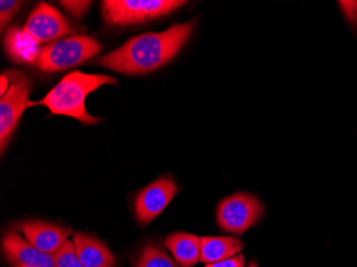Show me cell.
I'll return each instance as SVG.
<instances>
[{
	"label": "cell",
	"instance_id": "6da1fadb",
	"mask_svg": "<svg viewBox=\"0 0 357 267\" xmlns=\"http://www.w3.org/2000/svg\"><path fill=\"white\" fill-rule=\"evenodd\" d=\"M194 26L192 20L188 23L176 24L165 31L136 36L103 56L99 64L105 69L128 75L155 71L178 55L192 37Z\"/></svg>",
	"mask_w": 357,
	"mask_h": 267
},
{
	"label": "cell",
	"instance_id": "7a4b0ae2",
	"mask_svg": "<svg viewBox=\"0 0 357 267\" xmlns=\"http://www.w3.org/2000/svg\"><path fill=\"white\" fill-rule=\"evenodd\" d=\"M117 82V78L104 74L72 72L64 76L41 101L29 102V107L45 106L52 114L72 116L84 124L99 123L101 119L91 116L86 109V98L102 86L116 85Z\"/></svg>",
	"mask_w": 357,
	"mask_h": 267
},
{
	"label": "cell",
	"instance_id": "3957f363",
	"mask_svg": "<svg viewBox=\"0 0 357 267\" xmlns=\"http://www.w3.org/2000/svg\"><path fill=\"white\" fill-rule=\"evenodd\" d=\"M101 49V44L87 36L63 38L41 47L35 64L44 72L62 71L91 59Z\"/></svg>",
	"mask_w": 357,
	"mask_h": 267
},
{
	"label": "cell",
	"instance_id": "277c9868",
	"mask_svg": "<svg viewBox=\"0 0 357 267\" xmlns=\"http://www.w3.org/2000/svg\"><path fill=\"white\" fill-rule=\"evenodd\" d=\"M185 3L178 0H104L102 11L110 25H134L167 15Z\"/></svg>",
	"mask_w": 357,
	"mask_h": 267
},
{
	"label": "cell",
	"instance_id": "5b68a950",
	"mask_svg": "<svg viewBox=\"0 0 357 267\" xmlns=\"http://www.w3.org/2000/svg\"><path fill=\"white\" fill-rule=\"evenodd\" d=\"M216 214L220 229L240 236L258 224L264 214V206L254 194L236 192L220 202Z\"/></svg>",
	"mask_w": 357,
	"mask_h": 267
},
{
	"label": "cell",
	"instance_id": "8992f818",
	"mask_svg": "<svg viewBox=\"0 0 357 267\" xmlns=\"http://www.w3.org/2000/svg\"><path fill=\"white\" fill-rule=\"evenodd\" d=\"M11 85L0 100V150L6 146L13 134L26 108L29 107L31 84L24 74L17 71L10 73Z\"/></svg>",
	"mask_w": 357,
	"mask_h": 267
},
{
	"label": "cell",
	"instance_id": "52a82bcc",
	"mask_svg": "<svg viewBox=\"0 0 357 267\" xmlns=\"http://www.w3.org/2000/svg\"><path fill=\"white\" fill-rule=\"evenodd\" d=\"M24 33L37 45L57 41L73 32L71 24L53 6L39 3L30 13L23 28Z\"/></svg>",
	"mask_w": 357,
	"mask_h": 267
},
{
	"label": "cell",
	"instance_id": "ba28073f",
	"mask_svg": "<svg viewBox=\"0 0 357 267\" xmlns=\"http://www.w3.org/2000/svg\"><path fill=\"white\" fill-rule=\"evenodd\" d=\"M178 192V186L170 176H163L140 190L134 202L135 215L142 227L148 226L163 212Z\"/></svg>",
	"mask_w": 357,
	"mask_h": 267
},
{
	"label": "cell",
	"instance_id": "9c48e42d",
	"mask_svg": "<svg viewBox=\"0 0 357 267\" xmlns=\"http://www.w3.org/2000/svg\"><path fill=\"white\" fill-rule=\"evenodd\" d=\"M19 229L32 246L53 256L67 243L69 236H74L71 228L43 220H26L19 224Z\"/></svg>",
	"mask_w": 357,
	"mask_h": 267
},
{
	"label": "cell",
	"instance_id": "30bf717a",
	"mask_svg": "<svg viewBox=\"0 0 357 267\" xmlns=\"http://www.w3.org/2000/svg\"><path fill=\"white\" fill-rule=\"evenodd\" d=\"M3 250L8 262L14 267H56L55 256L32 246L17 230L6 233Z\"/></svg>",
	"mask_w": 357,
	"mask_h": 267
},
{
	"label": "cell",
	"instance_id": "8fae6325",
	"mask_svg": "<svg viewBox=\"0 0 357 267\" xmlns=\"http://www.w3.org/2000/svg\"><path fill=\"white\" fill-rule=\"evenodd\" d=\"M72 242L76 256L84 267H117V260L110 249L94 236L76 232Z\"/></svg>",
	"mask_w": 357,
	"mask_h": 267
},
{
	"label": "cell",
	"instance_id": "7c38bea8",
	"mask_svg": "<svg viewBox=\"0 0 357 267\" xmlns=\"http://www.w3.org/2000/svg\"><path fill=\"white\" fill-rule=\"evenodd\" d=\"M166 248L182 267H192L202 258V238L190 233L174 232L166 236Z\"/></svg>",
	"mask_w": 357,
	"mask_h": 267
},
{
	"label": "cell",
	"instance_id": "4fadbf2b",
	"mask_svg": "<svg viewBox=\"0 0 357 267\" xmlns=\"http://www.w3.org/2000/svg\"><path fill=\"white\" fill-rule=\"evenodd\" d=\"M202 258L200 262H220L236 256L242 252L244 244L236 236H202Z\"/></svg>",
	"mask_w": 357,
	"mask_h": 267
},
{
	"label": "cell",
	"instance_id": "5bb4252c",
	"mask_svg": "<svg viewBox=\"0 0 357 267\" xmlns=\"http://www.w3.org/2000/svg\"><path fill=\"white\" fill-rule=\"evenodd\" d=\"M6 51L13 61L19 63H36L41 47L24 33L22 28L8 30L5 39Z\"/></svg>",
	"mask_w": 357,
	"mask_h": 267
},
{
	"label": "cell",
	"instance_id": "9a60e30c",
	"mask_svg": "<svg viewBox=\"0 0 357 267\" xmlns=\"http://www.w3.org/2000/svg\"><path fill=\"white\" fill-rule=\"evenodd\" d=\"M130 262L131 267H182L156 241L146 243Z\"/></svg>",
	"mask_w": 357,
	"mask_h": 267
},
{
	"label": "cell",
	"instance_id": "2e32d148",
	"mask_svg": "<svg viewBox=\"0 0 357 267\" xmlns=\"http://www.w3.org/2000/svg\"><path fill=\"white\" fill-rule=\"evenodd\" d=\"M55 262L56 267H84L76 256L73 242L69 240L55 254Z\"/></svg>",
	"mask_w": 357,
	"mask_h": 267
},
{
	"label": "cell",
	"instance_id": "e0dca14e",
	"mask_svg": "<svg viewBox=\"0 0 357 267\" xmlns=\"http://www.w3.org/2000/svg\"><path fill=\"white\" fill-rule=\"evenodd\" d=\"M22 6H23V1H16V0H1L0 1V25H1V30L5 29L6 25H8L12 17L20 11Z\"/></svg>",
	"mask_w": 357,
	"mask_h": 267
},
{
	"label": "cell",
	"instance_id": "ac0fdd59",
	"mask_svg": "<svg viewBox=\"0 0 357 267\" xmlns=\"http://www.w3.org/2000/svg\"><path fill=\"white\" fill-rule=\"evenodd\" d=\"M91 1H79V0H75V1H71V0H61L60 5L64 8L66 11L69 12L72 15L75 17H82L87 13L89 10L90 6H91Z\"/></svg>",
	"mask_w": 357,
	"mask_h": 267
},
{
	"label": "cell",
	"instance_id": "d6986e66",
	"mask_svg": "<svg viewBox=\"0 0 357 267\" xmlns=\"http://www.w3.org/2000/svg\"><path fill=\"white\" fill-rule=\"evenodd\" d=\"M339 7L342 8L347 20L353 28L357 25V1H340Z\"/></svg>",
	"mask_w": 357,
	"mask_h": 267
},
{
	"label": "cell",
	"instance_id": "ffe728a7",
	"mask_svg": "<svg viewBox=\"0 0 357 267\" xmlns=\"http://www.w3.org/2000/svg\"><path fill=\"white\" fill-rule=\"evenodd\" d=\"M206 267H245V258L243 254H236L227 260L206 264Z\"/></svg>",
	"mask_w": 357,
	"mask_h": 267
},
{
	"label": "cell",
	"instance_id": "44dd1931",
	"mask_svg": "<svg viewBox=\"0 0 357 267\" xmlns=\"http://www.w3.org/2000/svg\"><path fill=\"white\" fill-rule=\"evenodd\" d=\"M1 90H0V94H1V96H5L6 92L9 90L10 88V77L7 75V74H3L1 75Z\"/></svg>",
	"mask_w": 357,
	"mask_h": 267
},
{
	"label": "cell",
	"instance_id": "7402d4cb",
	"mask_svg": "<svg viewBox=\"0 0 357 267\" xmlns=\"http://www.w3.org/2000/svg\"><path fill=\"white\" fill-rule=\"evenodd\" d=\"M248 267H259V266H258V265H257L256 262H254V261H252V262L250 263V265H248Z\"/></svg>",
	"mask_w": 357,
	"mask_h": 267
},
{
	"label": "cell",
	"instance_id": "603a6c76",
	"mask_svg": "<svg viewBox=\"0 0 357 267\" xmlns=\"http://www.w3.org/2000/svg\"><path fill=\"white\" fill-rule=\"evenodd\" d=\"M19 267H23V266H19Z\"/></svg>",
	"mask_w": 357,
	"mask_h": 267
}]
</instances>
